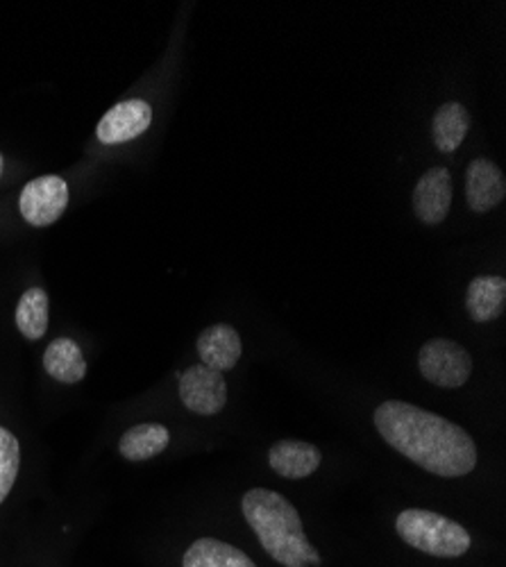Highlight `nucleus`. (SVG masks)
<instances>
[{"mask_svg":"<svg viewBox=\"0 0 506 567\" xmlns=\"http://www.w3.org/2000/svg\"><path fill=\"white\" fill-rule=\"evenodd\" d=\"M380 436L402 456L436 477H466L477 465V447L458 424L400 400L375 409Z\"/></svg>","mask_w":506,"mask_h":567,"instance_id":"1","label":"nucleus"},{"mask_svg":"<svg viewBox=\"0 0 506 567\" xmlns=\"http://www.w3.org/2000/svg\"><path fill=\"white\" fill-rule=\"evenodd\" d=\"M241 508L261 547L280 565H318V551L307 540L300 513L287 497L268 488H252L244 495Z\"/></svg>","mask_w":506,"mask_h":567,"instance_id":"2","label":"nucleus"},{"mask_svg":"<svg viewBox=\"0 0 506 567\" xmlns=\"http://www.w3.org/2000/svg\"><path fill=\"white\" fill-rule=\"evenodd\" d=\"M395 529L409 547L438 558H458L473 547L471 534L456 519L425 508L402 511Z\"/></svg>","mask_w":506,"mask_h":567,"instance_id":"3","label":"nucleus"},{"mask_svg":"<svg viewBox=\"0 0 506 567\" xmlns=\"http://www.w3.org/2000/svg\"><path fill=\"white\" fill-rule=\"evenodd\" d=\"M425 380L438 389H462L473 374L471 352L450 339H432L419 352Z\"/></svg>","mask_w":506,"mask_h":567,"instance_id":"4","label":"nucleus"},{"mask_svg":"<svg viewBox=\"0 0 506 567\" xmlns=\"http://www.w3.org/2000/svg\"><path fill=\"white\" fill-rule=\"evenodd\" d=\"M69 207V184L60 175H41L28 182L19 198V212L32 227H49Z\"/></svg>","mask_w":506,"mask_h":567,"instance_id":"5","label":"nucleus"},{"mask_svg":"<svg viewBox=\"0 0 506 567\" xmlns=\"http://www.w3.org/2000/svg\"><path fill=\"white\" fill-rule=\"evenodd\" d=\"M179 400L192 413L216 415L227 404V382L218 370L192 365L179 374Z\"/></svg>","mask_w":506,"mask_h":567,"instance_id":"6","label":"nucleus"},{"mask_svg":"<svg viewBox=\"0 0 506 567\" xmlns=\"http://www.w3.org/2000/svg\"><path fill=\"white\" fill-rule=\"evenodd\" d=\"M153 123V107L142 99H130L114 105L99 123L96 136L105 146H118L142 136Z\"/></svg>","mask_w":506,"mask_h":567,"instance_id":"7","label":"nucleus"},{"mask_svg":"<svg viewBox=\"0 0 506 567\" xmlns=\"http://www.w3.org/2000/svg\"><path fill=\"white\" fill-rule=\"evenodd\" d=\"M452 175L447 168H430L413 188V212L425 225H441L452 207Z\"/></svg>","mask_w":506,"mask_h":567,"instance_id":"8","label":"nucleus"},{"mask_svg":"<svg viewBox=\"0 0 506 567\" xmlns=\"http://www.w3.org/2000/svg\"><path fill=\"white\" fill-rule=\"evenodd\" d=\"M506 196V179L490 159H475L466 171V200L475 214L493 212Z\"/></svg>","mask_w":506,"mask_h":567,"instance_id":"9","label":"nucleus"},{"mask_svg":"<svg viewBox=\"0 0 506 567\" xmlns=\"http://www.w3.org/2000/svg\"><path fill=\"white\" fill-rule=\"evenodd\" d=\"M198 354L203 365L211 370H233L241 359V337L233 324H211L198 337Z\"/></svg>","mask_w":506,"mask_h":567,"instance_id":"10","label":"nucleus"},{"mask_svg":"<svg viewBox=\"0 0 506 567\" xmlns=\"http://www.w3.org/2000/svg\"><path fill=\"white\" fill-rule=\"evenodd\" d=\"M323 454L304 441H280L268 452L270 467L285 480H307L320 467Z\"/></svg>","mask_w":506,"mask_h":567,"instance_id":"11","label":"nucleus"},{"mask_svg":"<svg viewBox=\"0 0 506 567\" xmlns=\"http://www.w3.org/2000/svg\"><path fill=\"white\" fill-rule=\"evenodd\" d=\"M506 307V279L497 275H482L468 284L466 309L475 322H490L502 316Z\"/></svg>","mask_w":506,"mask_h":567,"instance_id":"12","label":"nucleus"},{"mask_svg":"<svg viewBox=\"0 0 506 567\" xmlns=\"http://www.w3.org/2000/svg\"><path fill=\"white\" fill-rule=\"evenodd\" d=\"M468 132H471V114L462 103L450 101L441 105L438 112L434 114L432 138H434V146L441 153H456L462 148Z\"/></svg>","mask_w":506,"mask_h":567,"instance_id":"13","label":"nucleus"},{"mask_svg":"<svg viewBox=\"0 0 506 567\" xmlns=\"http://www.w3.org/2000/svg\"><path fill=\"white\" fill-rule=\"evenodd\" d=\"M43 368L60 384H78L86 374V361L73 339H55L43 352Z\"/></svg>","mask_w":506,"mask_h":567,"instance_id":"14","label":"nucleus"},{"mask_svg":"<svg viewBox=\"0 0 506 567\" xmlns=\"http://www.w3.org/2000/svg\"><path fill=\"white\" fill-rule=\"evenodd\" d=\"M182 567H257L255 560L223 540L198 538L182 556Z\"/></svg>","mask_w":506,"mask_h":567,"instance_id":"15","label":"nucleus"},{"mask_svg":"<svg viewBox=\"0 0 506 567\" xmlns=\"http://www.w3.org/2000/svg\"><path fill=\"white\" fill-rule=\"evenodd\" d=\"M171 434L164 424L157 422H144L136 427L127 430L118 441V452L125 461L140 463L159 456L168 447Z\"/></svg>","mask_w":506,"mask_h":567,"instance_id":"16","label":"nucleus"},{"mask_svg":"<svg viewBox=\"0 0 506 567\" xmlns=\"http://www.w3.org/2000/svg\"><path fill=\"white\" fill-rule=\"evenodd\" d=\"M49 293L43 289L34 287L28 289L17 305V327L19 332L28 339V341H39L43 339L45 329H49Z\"/></svg>","mask_w":506,"mask_h":567,"instance_id":"17","label":"nucleus"},{"mask_svg":"<svg viewBox=\"0 0 506 567\" xmlns=\"http://www.w3.org/2000/svg\"><path fill=\"white\" fill-rule=\"evenodd\" d=\"M19 465H21V445L10 430L0 427V504L10 497L14 488Z\"/></svg>","mask_w":506,"mask_h":567,"instance_id":"18","label":"nucleus"},{"mask_svg":"<svg viewBox=\"0 0 506 567\" xmlns=\"http://www.w3.org/2000/svg\"><path fill=\"white\" fill-rule=\"evenodd\" d=\"M6 173V159H3V153H0V177H3Z\"/></svg>","mask_w":506,"mask_h":567,"instance_id":"19","label":"nucleus"}]
</instances>
